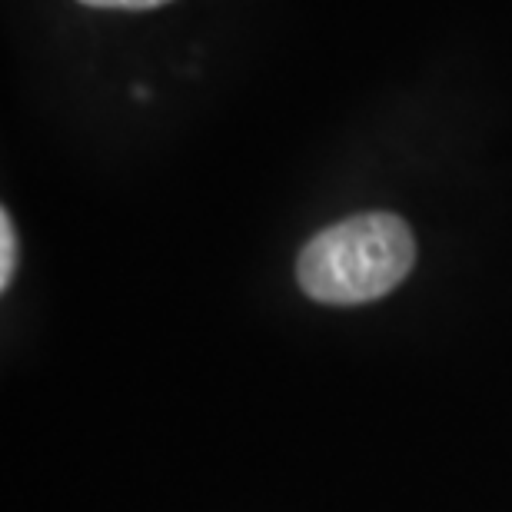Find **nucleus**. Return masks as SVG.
Wrapping results in <instances>:
<instances>
[{"instance_id": "obj_3", "label": "nucleus", "mask_w": 512, "mask_h": 512, "mask_svg": "<svg viewBox=\"0 0 512 512\" xmlns=\"http://www.w3.org/2000/svg\"><path fill=\"white\" fill-rule=\"evenodd\" d=\"M87 7H114V10H150V7H160L167 0H80Z\"/></svg>"}, {"instance_id": "obj_1", "label": "nucleus", "mask_w": 512, "mask_h": 512, "mask_svg": "<svg viewBox=\"0 0 512 512\" xmlns=\"http://www.w3.org/2000/svg\"><path fill=\"white\" fill-rule=\"evenodd\" d=\"M416 263V240L396 213H356L306 240L296 260L300 290L326 306L383 300Z\"/></svg>"}, {"instance_id": "obj_2", "label": "nucleus", "mask_w": 512, "mask_h": 512, "mask_svg": "<svg viewBox=\"0 0 512 512\" xmlns=\"http://www.w3.org/2000/svg\"><path fill=\"white\" fill-rule=\"evenodd\" d=\"M17 270V233L14 223H10V213H0V286H10Z\"/></svg>"}]
</instances>
